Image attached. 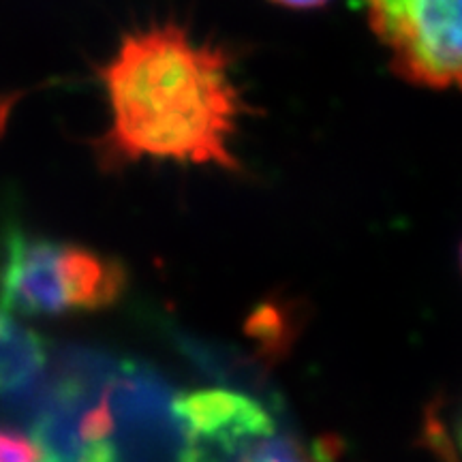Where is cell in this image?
Wrapping results in <instances>:
<instances>
[{"label": "cell", "instance_id": "obj_1", "mask_svg": "<svg viewBox=\"0 0 462 462\" xmlns=\"http://www.w3.org/2000/svg\"><path fill=\"white\" fill-rule=\"evenodd\" d=\"M109 126L97 142L106 170L143 159L238 170L231 140L245 112L223 50L176 24L126 34L101 69Z\"/></svg>", "mask_w": 462, "mask_h": 462}, {"label": "cell", "instance_id": "obj_2", "mask_svg": "<svg viewBox=\"0 0 462 462\" xmlns=\"http://www.w3.org/2000/svg\"><path fill=\"white\" fill-rule=\"evenodd\" d=\"M118 259L11 227L0 242V300L9 313L39 317L88 313L123 298Z\"/></svg>", "mask_w": 462, "mask_h": 462}, {"label": "cell", "instance_id": "obj_3", "mask_svg": "<svg viewBox=\"0 0 462 462\" xmlns=\"http://www.w3.org/2000/svg\"><path fill=\"white\" fill-rule=\"evenodd\" d=\"M362 5L402 79L462 92V0H362Z\"/></svg>", "mask_w": 462, "mask_h": 462}, {"label": "cell", "instance_id": "obj_4", "mask_svg": "<svg viewBox=\"0 0 462 462\" xmlns=\"http://www.w3.org/2000/svg\"><path fill=\"white\" fill-rule=\"evenodd\" d=\"M173 418L182 437L178 462H236L253 437L276 424L257 398L225 388L178 396Z\"/></svg>", "mask_w": 462, "mask_h": 462}, {"label": "cell", "instance_id": "obj_5", "mask_svg": "<svg viewBox=\"0 0 462 462\" xmlns=\"http://www.w3.org/2000/svg\"><path fill=\"white\" fill-rule=\"evenodd\" d=\"M48 349L37 332L20 326L11 315L0 323V401L22 402L42 388Z\"/></svg>", "mask_w": 462, "mask_h": 462}, {"label": "cell", "instance_id": "obj_6", "mask_svg": "<svg viewBox=\"0 0 462 462\" xmlns=\"http://www.w3.org/2000/svg\"><path fill=\"white\" fill-rule=\"evenodd\" d=\"M332 446L309 443L302 439L282 432L279 426H270L242 448L236 462H330Z\"/></svg>", "mask_w": 462, "mask_h": 462}, {"label": "cell", "instance_id": "obj_7", "mask_svg": "<svg viewBox=\"0 0 462 462\" xmlns=\"http://www.w3.org/2000/svg\"><path fill=\"white\" fill-rule=\"evenodd\" d=\"M0 462H51L37 437L0 426Z\"/></svg>", "mask_w": 462, "mask_h": 462}, {"label": "cell", "instance_id": "obj_8", "mask_svg": "<svg viewBox=\"0 0 462 462\" xmlns=\"http://www.w3.org/2000/svg\"><path fill=\"white\" fill-rule=\"evenodd\" d=\"M22 92H11V95H0V135H3L5 125H7L11 109H14L15 101L20 99Z\"/></svg>", "mask_w": 462, "mask_h": 462}, {"label": "cell", "instance_id": "obj_9", "mask_svg": "<svg viewBox=\"0 0 462 462\" xmlns=\"http://www.w3.org/2000/svg\"><path fill=\"white\" fill-rule=\"evenodd\" d=\"M270 3L281 5V7H287V9H317V7H323V5H328L330 0H270Z\"/></svg>", "mask_w": 462, "mask_h": 462}, {"label": "cell", "instance_id": "obj_10", "mask_svg": "<svg viewBox=\"0 0 462 462\" xmlns=\"http://www.w3.org/2000/svg\"><path fill=\"white\" fill-rule=\"evenodd\" d=\"M460 448H462V426H460Z\"/></svg>", "mask_w": 462, "mask_h": 462}, {"label": "cell", "instance_id": "obj_11", "mask_svg": "<svg viewBox=\"0 0 462 462\" xmlns=\"http://www.w3.org/2000/svg\"><path fill=\"white\" fill-rule=\"evenodd\" d=\"M0 323H3V315H0Z\"/></svg>", "mask_w": 462, "mask_h": 462}]
</instances>
